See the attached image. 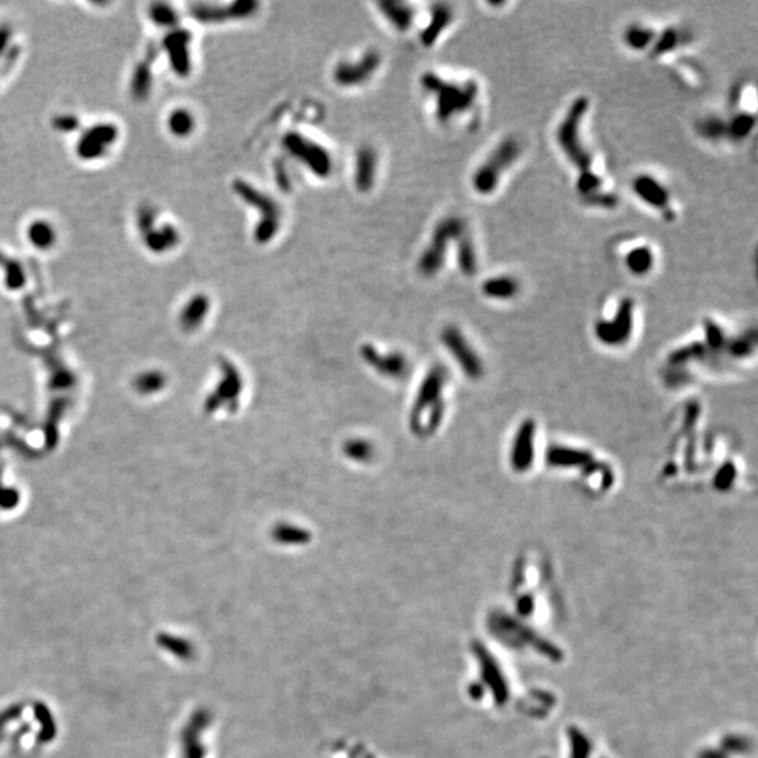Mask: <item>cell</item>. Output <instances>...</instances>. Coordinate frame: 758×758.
Segmentation results:
<instances>
[{"instance_id": "f1b7e54d", "label": "cell", "mask_w": 758, "mask_h": 758, "mask_svg": "<svg viewBox=\"0 0 758 758\" xmlns=\"http://www.w3.org/2000/svg\"><path fill=\"white\" fill-rule=\"evenodd\" d=\"M697 133L709 142H719L726 139V120L719 116H708L697 121Z\"/></svg>"}, {"instance_id": "d6986e66", "label": "cell", "mask_w": 758, "mask_h": 758, "mask_svg": "<svg viewBox=\"0 0 758 758\" xmlns=\"http://www.w3.org/2000/svg\"><path fill=\"white\" fill-rule=\"evenodd\" d=\"M243 390V379L241 373L236 370V367L231 364H225L223 368V378L222 383L219 385L216 395H215V405L213 408L228 406L231 412H235L239 406V398Z\"/></svg>"}, {"instance_id": "d6a6232c", "label": "cell", "mask_w": 758, "mask_h": 758, "mask_svg": "<svg viewBox=\"0 0 758 758\" xmlns=\"http://www.w3.org/2000/svg\"><path fill=\"white\" fill-rule=\"evenodd\" d=\"M591 460V455L586 451H575V450H566V448H553V451L549 454V463L553 466H575Z\"/></svg>"}, {"instance_id": "9c48e42d", "label": "cell", "mask_w": 758, "mask_h": 758, "mask_svg": "<svg viewBox=\"0 0 758 758\" xmlns=\"http://www.w3.org/2000/svg\"><path fill=\"white\" fill-rule=\"evenodd\" d=\"M382 64L378 49H368L355 62L341 61L333 71V81L340 87H357L368 82Z\"/></svg>"}, {"instance_id": "7402d4cb", "label": "cell", "mask_w": 758, "mask_h": 758, "mask_svg": "<svg viewBox=\"0 0 758 758\" xmlns=\"http://www.w3.org/2000/svg\"><path fill=\"white\" fill-rule=\"evenodd\" d=\"M482 293L490 299L508 300L515 298L520 293V283L511 276L499 274L485 280L482 284Z\"/></svg>"}, {"instance_id": "30bf717a", "label": "cell", "mask_w": 758, "mask_h": 758, "mask_svg": "<svg viewBox=\"0 0 758 758\" xmlns=\"http://www.w3.org/2000/svg\"><path fill=\"white\" fill-rule=\"evenodd\" d=\"M633 194L647 207L660 211L666 221H673L675 213L672 210V197L667 187L656 177L642 173L632 180Z\"/></svg>"}, {"instance_id": "2e32d148", "label": "cell", "mask_w": 758, "mask_h": 758, "mask_svg": "<svg viewBox=\"0 0 758 758\" xmlns=\"http://www.w3.org/2000/svg\"><path fill=\"white\" fill-rule=\"evenodd\" d=\"M117 139V128L111 124H98L90 128L78 143V155L86 159H97L103 156L107 149Z\"/></svg>"}, {"instance_id": "8d00e7d4", "label": "cell", "mask_w": 758, "mask_h": 758, "mask_svg": "<svg viewBox=\"0 0 758 758\" xmlns=\"http://www.w3.org/2000/svg\"><path fill=\"white\" fill-rule=\"evenodd\" d=\"M582 201L592 207V208H598V210H614L618 207L620 204V198L615 193H610V191H605L604 188L586 196L582 198Z\"/></svg>"}, {"instance_id": "ba28073f", "label": "cell", "mask_w": 758, "mask_h": 758, "mask_svg": "<svg viewBox=\"0 0 758 758\" xmlns=\"http://www.w3.org/2000/svg\"><path fill=\"white\" fill-rule=\"evenodd\" d=\"M260 3L256 0H235L228 4L196 3L190 9V14L203 24H223L226 21H238L251 19L257 13Z\"/></svg>"}, {"instance_id": "603a6c76", "label": "cell", "mask_w": 758, "mask_h": 758, "mask_svg": "<svg viewBox=\"0 0 758 758\" xmlns=\"http://www.w3.org/2000/svg\"><path fill=\"white\" fill-rule=\"evenodd\" d=\"M655 263V252L650 246H636L625 256V267L635 277L647 276L653 270Z\"/></svg>"}, {"instance_id": "44dd1931", "label": "cell", "mask_w": 758, "mask_h": 758, "mask_svg": "<svg viewBox=\"0 0 758 758\" xmlns=\"http://www.w3.org/2000/svg\"><path fill=\"white\" fill-rule=\"evenodd\" d=\"M378 9L385 20L395 30L405 33L412 27L415 10L409 3L400 0H380L378 1Z\"/></svg>"}, {"instance_id": "1f68e13d", "label": "cell", "mask_w": 758, "mask_h": 758, "mask_svg": "<svg viewBox=\"0 0 758 758\" xmlns=\"http://www.w3.org/2000/svg\"><path fill=\"white\" fill-rule=\"evenodd\" d=\"M344 454L355 463H370L374 458L375 451L370 441L354 438L344 444Z\"/></svg>"}, {"instance_id": "836d02e7", "label": "cell", "mask_w": 758, "mask_h": 758, "mask_svg": "<svg viewBox=\"0 0 758 758\" xmlns=\"http://www.w3.org/2000/svg\"><path fill=\"white\" fill-rule=\"evenodd\" d=\"M208 309H210V299L206 295L194 296L188 302L184 310V315H183L184 323L188 326L198 325L206 318V313L208 312Z\"/></svg>"}, {"instance_id": "e0dca14e", "label": "cell", "mask_w": 758, "mask_h": 758, "mask_svg": "<svg viewBox=\"0 0 758 758\" xmlns=\"http://www.w3.org/2000/svg\"><path fill=\"white\" fill-rule=\"evenodd\" d=\"M535 448V424L531 421L524 423L514 437V443L510 453V463L514 470H527L534 458Z\"/></svg>"}, {"instance_id": "277c9868", "label": "cell", "mask_w": 758, "mask_h": 758, "mask_svg": "<svg viewBox=\"0 0 758 758\" xmlns=\"http://www.w3.org/2000/svg\"><path fill=\"white\" fill-rule=\"evenodd\" d=\"M232 191L245 204L258 211L260 218L253 231L256 243H270L277 236L281 226V208L277 201L243 178H235L232 181Z\"/></svg>"}, {"instance_id": "f546056e", "label": "cell", "mask_w": 758, "mask_h": 758, "mask_svg": "<svg viewBox=\"0 0 758 758\" xmlns=\"http://www.w3.org/2000/svg\"><path fill=\"white\" fill-rule=\"evenodd\" d=\"M682 44V34L674 27H667L663 31L656 34L655 42L650 48V54L656 58H660L666 54L675 51Z\"/></svg>"}, {"instance_id": "4fadbf2b", "label": "cell", "mask_w": 758, "mask_h": 758, "mask_svg": "<svg viewBox=\"0 0 758 758\" xmlns=\"http://www.w3.org/2000/svg\"><path fill=\"white\" fill-rule=\"evenodd\" d=\"M155 221V213L151 210L141 211V213H138V228L143 233L146 248L156 254L173 251L180 242L178 231L170 223L156 229Z\"/></svg>"}, {"instance_id": "e575fe53", "label": "cell", "mask_w": 758, "mask_h": 758, "mask_svg": "<svg viewBox=\"0 0 758 758\" xmlns=\"http://www.w3.org/2000/svg\"><path fill=\"white\" fill-rule=\"evenodd\" d=\"M576 191L577 194L580 196V198L590 196L598 190L602 188V178L600 174H597L592 168L587 170V171H580L577 173V178H576Z\"/></svg>"}, {"instance_id": "4316f807", "label": "cell", "mask_w": 758, "mask_h": 758, "mask_svg": "<svg viewBox=\"0 0 758 758\" xmlns=\"http://www.w3.org/2000/svg\"><path fill=\"white\" fill-rule=\"evenodd\" d=\"M168 132L176 138H187L196 129V117L194 114L184 107L174 108L170 111L168 117Z\"/></svg>"}, {"instance_id": "ffe728a7", "label": "cell", "mask_w": 758, "mask_h": 758, "mask_svg": "<svg viewBox=\"0 0 758 758\" xmlns=\"http://www.w3.org/2000/svg\"><path fill=\"white\" fill-rule=\"evenodd\" d=\"M453 20H454V10L451 9L450 4L447 3L434 4L431 7L430 21L425 26V29L421 31V44L425 48L433 46L435 42L438 41L441 34L451 26Z\"/></svg>"}, {"instance_id": "52a82bcc", "label": "cell", "mask_w": 758, "mask_h": 758, "mask_svg": "<svg viewBox=\"0 0 758 758\" xmlns=\"http://www.w3.org/2000/svg\"><path fill=\"white\" fill-rule=\"evenodd\" d=\"M283 148L316 177L326 178L332 174L333 159L329 151L303 133L295 131L287 132L283 136Z\"/></svg>"}, {"instance_id": "3957f363", "label": "cell", "mask_w": 758, "mask_h": 758, "mask_svg": "<svg viewBox=\"0 0 758 758\" xmlns=\"http://www.w3.org/2000/svg\"><path fill=\"white\" fill-rule=\"evenodd\" d=\"M447 385V371L437 365L430 370L428 375L423 380L415 406L412 410V430L415 434L425 437L435 431L444 415V389Z\"/></svg>"}, {"instance_id": "6da1fadb", "label": "cell", "mask_w": 758, "mask_h": 758, "mask_svg": "<svg viewBox=\"0 0 758 758\" xmlns=\"http://www.w3.org/2000/svg\"><path fill=\"white\" fill-rule=\"evenodd\" d=\"M420 84L435 97V116L441 123L470 110L479 96V86L475 81L451 82L434 72H425L420 78Z\"/></svg>"}, {"instance_id": "7a4b0ae2", "label": "cell", "mask_w": 758, "mask_h": 758, "mask_svg": "<svg viewBox=\"0 0 758 758\" xmlns=\"http://www.w3.org/2000/svg\"><path fill=\"white\" fill-rule=\"evenodd\" d=\"M590 100L586 96L576 97L555 132V139L565 158L576 168L577 173L592 168V158L582 138V124L589 111Z\"/></svg>"}, {"instance_id": "9a60e30c", "label": "cell", "mask_w": 758, "mask_h": 758, "mask_svg": "<svg viewBox=\"0 0 758 758\" xmlns=\"http://www.w3.org/2000/svg\"><path fill=\"white\" fill-rule=\"evenodd\" d=\"M193 36L187 30H174L165 39V48L173 72L178 76H188L191 72L190 44Z\"/></svg>"}, {"instance_id": "cb8c5ba5", "label": "cell", "mask_w": 758, "mask_h": 758, "mask_svg": "<svg viewBox=\"0 0 758 758\" xmlns=\"http://www.w3.org/2000/svg\"><path fill=\"white\" fill-rule=\"evenodd\" d=\"M756 128V116L739 111L734 113L729 120H726V139L732 142H743L750 136Z\"/></svg>"}, {"instance_id": "83f0119b", "label": "cell", "mask_w": 758, "mask_h": 758, "mask_svg": "<svg viewBox=\"0 0 758 758\" xmlns=\"http://www.w3.org/2000/svg\"><path fill=\"white\" fill-rule=\"evenodd\" d=\"M457 258L458 266L465 276H473L477 271V256L469 232H463L457 239Z\"/></svg>"}, {"instance_id": "d4e9b609", "label": "cell", "mask_w": 758, "mask_h": 758, "mask_svg": "<svg viewBox=\"0 0 758 758\" xmlns=\"http://www.w3.org/2000/svg\"><path fill=\"white\" fill-rule=\"evenodd\" d=\"M29 242L39 251H48L56 242V231L45 219H36L27 228Z\"/></svg>"}, {"instance_id": "484cf974", "label": "cell", "mask_w": 758, "mask_h": 758, "mask_svg": "<svg viewBox=\"0 0 758 758\" xmlns=\"http://www.w3.org/2000/svg\"><path fill=\"white\" fill-rule=\"evenodd\" d=\"M656 34L657 33L652 27L640 23H633L627 27L624 33V42L632 51L642 52L652 48Z\"/></svg>"}, {"instance_id": "7c38bea8", "label": "cell", "mask_w": 758, "mask_h": 758, "mask_svg": "<svg viewBox=\"0 0 758 758\" xmlns=\"http://www.w3.org/2000/svg\"><path fill=\"white\" fill-rule=\"evenodd\" d=\"M441 340L469 378L476 379L482 377L483 364L479 355L457 328H445L441 333Z\"/></svg>"}, {"instance_id": "4dcf8cb0", "label": "cell", "mask_w": 758, "mask_h": 758, "mask_svg": "<svg viewBox=\"0 0 758 758\" xmlns=\"http://www.w3.org/2000/svg\"><path fill=\"white\" fill-rule=\"evenodd\" d=\"M273 538L283 544H302V542H306L308 538H310V534L302 527L288 524V522H281L274 527Z\"/></svg>"}, {"instance_id": "5bb4252c", "label": "cell", "mask_w": 758, "mask_h": 758, "mask_svg": "<svg viewBox=\"0 0 758 758\" xmlns=\"http://www.w3.org/2000/svg\"><path fill=\"white\" fill-rule=\"evenodd\" d=\"M363 358L380 375L389 378H403L409 374V361L402 353H386L382 354L374 345H363L361 348Z\"/></svg>"}, {"instance_id": "8fae6325", "label": "cell", "mask_w": 758, "mask_h": 758, "mask_svg": "<svg viewBox=\"0 0 758 758\" xmlns=\"http://www.w3.org/2000/svg\"><path fill=\"white\" fill-rule=\"evenodd\" d=\"M633 308L635 303L630 298H624L612 319H602L595 323V335L605 344H621L631 336L633 329Z\"/></svg>"}, {"instance_id": "ac0fdd59", "label": "cell", "mask_w": 758, "mask_h": 758, "mask_svg": "<svg viewBox=\"0 0 758 758\" xmlns=\"http://www.w3.org/2000/svg\"><path fill=\"white\" fill-rule=\"evenodd\" d=\"M378 155L371 145H363L355 153L354 184L360 193H368L375 183Z\"/></svg>"}, {"instance_id": "5b68a950", "label": "cell", "mask_w": 758, "mask_h": 758, "mask_svg": "<svg viewBox=\"0 0 758 758\" xmlns=\"http://www.w3.org/2000/svg\"><path fill=\"white\" fill-rule=\"evenodd\" d=\"M521 155V145L514 136L502 139L489 153L483 163L472 174V188L479 196H492L505 171L511 168Z\"/></svg>"}, {"instance_id": "d590c367", "label": "cell", "mask_w": 758, "mask_h": 758, "mask_svg": "<svg viewBox=\"0 0 758 758\" xmlns=\"http://www.w3.org/2000/svg\"><path fill=\"white\" fill-rule=\"evenodd\" d=\"M151 20L159 27H174L178 23L177 11L166 3H156L149 9Z\"/></svg>"}, {"instance_id": "8992f818", "label": "cell", "mask_w": 758, "mask_h": 758, "mask_svg": "<svg viewBox=\"0 0 758 758\" xmlns=\"http://www.w3.org/2000/svg\"><path fill=\"white\" fill-rule=\"evenodd\" d=\"M468 231L466 222L461 216L450 215L443 218L434 228L430 242L427 243L424 252L421 253L418 261V270L424 277L437 276L448 254L450 245L457 242V239Z\"/></svg>"}]
</instances>
